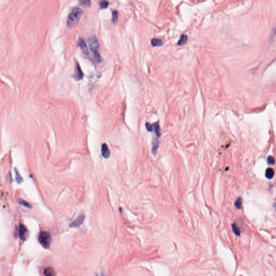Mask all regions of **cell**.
I'll use <instances>...</instances> for the list:
<instances>
[{"mask_svg": "<svg viewBox=\"0 0 276 276\" xmlns=\"http://www.w3.org/2000/svg\"><path fill=\"white\" fill-rule=\"evenodd\" d=\"M83 11L79 7H75L71 11L67 21V24L69 28H73L78 23Z\"/></svg>", "mask_w": 276, "mask_h": 276, "instance_id": "6da1fadb", "label": "cell"}, {"mask_svg": "<svg viewBox=\"0 0 276 276\" xmlns=\"http://www.w3.org/2000/svg\"><path fill=\"white\" fill-rule=\"evenodd\" d=\"M88 43L89 44L91 51H92L96 61L100 62L102 61L101 56L99 53L100 44L98 42L97 38L96 36H92L88 39Z\"/></svg>", "mask_w": 276, "mask_h": 276, "instance_id": "7a4b0ae2", "label": "cell"}, {"mask_svg": "<svg viewBox=\"0 0 276 276\" xmlns=\"http://www.w3.org/2000/svg\"><path fill=\"white\" fill-rule=\"evenodd\" d=\"M38 241L40 244L45 248H48L50 247L51 242V236L50 234L47 232H40L38 236Z\"/></svg>", "mask_w": 276, "mask_h": 276, "instance_id": "3957f363", "label": "cell"}, {"mask_svg": "<svg viewBox=\"0 0 276 276\" xmlns=\"http://www.w3.org/2000/svg\"><path fill=\"white\" fill-rule=\"evenodd\" d=\"M76 68H75V74L74 76V77L77 80H79L82 79L83 77V73L81 70L80 66L78 62H76Z\"/></svg>", "mask_w": 276, "mask_h": 276, "instance_id": "277c9868", "label": "cell"}, {"mask_svg": "<svg viewBox=\"0 0 276 276\" xmlns=\"http://www.w3.org/2000/svg\"><path fill=\"white\" fill-rule=\"evenodd\" d=\"M85 219V216L84 215H79L77 218H76V220L75 221H74L72 223L70 224V226L71 227H74V228H76V227H78V226H80L83 222V221Z\"/></svg>", "mask_w": 276, "mask_h": 276, "instance_id": "5b68a950", "label": "cell"}, {"mask_svg": "<svg viewBox=\"0 0 276 276\" xmlns=\"http://www.w3.org/2000/svg\"><path fill=\"white\" fill-rule=\"evenodd\" d=\"M78 45L81 48L82 51L83 52V53H85V55H88L89 54V50H88L86 44L85 42L84 39L82 38H80L79 40H78Z\"/></svg>", "mask_w": 276, "mask_h": 276, "instance_id": "8992f818", "label": "cell"}, {"mask_svg": "<svg viewBox=\"0 0 276 276\" xmlns=\"http://www.w3.org/2000/svg\"><path fill=\"white\" fill-rule=\"evenodd\" d=\"M102 154L105 159H108L110 156V150L106 144H103L102 146Z\"/></svg>", "mask_w": 276, "mask_h": 276, "instance_id": "52a82bcc", "label": "cell"}, {"mask_svg": "<svg viewBox=\"0 0 276 276\" xmlns=\"http://www.w3.org/2000/svg\"><path fill=\"white\" fill-rule=\"evenodd\" d=\"M19 234L21 239H25L26 238L27 230L23 224H20L19 228Z\"/></svg>", "mask_w": 276, "mask_h": 276, "instance_id": "ba28073f", "label": "cell"}, {"mask_svg": "<svg viewBox=\"0 0 276 276\" xmlns=\"http://www.w3.org/2000/svg\"><path fill=\"white\" fill-rule=\"evenodd\" d=\"M153 131L155 132V134L157 137V138H160L161 136L160 128L159 123H155L153 124Z\"/></svg>", "mask_w": 276, "mask_h": 276, "instance_id": "9c48e42d", "label": "cell"}, {"mask_svg": "<svg viewBox=\"0 0 276 276\" xmlns=\"http://www.w3.org/2000/svg\"><path fill=\"white\" fill-rule=\"evenodd\" d=\"M44 274L45 276H56L55 271L51 268H47L44 270Z\"/></svg>", "mask_w": 276, "mask_h": 276, "instance_id": "30bf717a", "label": "cell"}, {"mask_svg": "<svg viewBox=\"0 0 276 276\" xmlns=\"http://www.w3.org/2000/svg\"><path fill=\"white\" fill-rule=\"evenodd\" d=\"M159 143L158 138L155 139L153 141V142L152 153L154 155H156V153H157V150H158V148H159Z\"/></svg>", "mask_w": 276, "mask_h": 276, "instance_id": "8fae6325", "label": "cell"}, {"mask_svg": "<svg viewBox=\"0 0 276 276\" xmlns=\"http://www.w3.org/2000/svg\"><path fill=\"white\" fill-rule=\"evenodd\" d=\"M187 40H188V36L187 35H181L180 37V39L177 42V45H182L184 44L187 42Z\"/></svg>", "mask_w": 276, "mask_h": 276, "instance_id": "7c38bea8", "label": "cell"}, {"mask_svg": "<svg viewBox=\"0 0 276 276\" xmlns=\"http://www.w3.org/2000/svg\"><path fill=\"white\" fill-rule=\"evenodd\" d=\"M150 42L153 47H160L163 44L162 41L158 38H152Z\"/></svg>", "mask_w": 276, "mask_h": 276, "instance_id": "4fadbf2b", "label": "cell"}, {"mask_svg": "<svg viewBox=\"0 0 276 276\" xmlns=\"http://www.w3.org/2000/svg\"><path fill=\"white\" fill-rule=\"evenodd\" d=\"M274 169L271 168H268L266 169L265 172V176L266 178L268 179H271L273 178L274 176Z\"/></svg>", "mask_w": 276, "mask_h": 276, "instance_id": "5bb4252c", "label": "cell"}, {"mask_svg": "<svg viewBox=\"0 0 276 276\" xmlns=\"http://www.w3.org/2000/svg\"><path fill=\"white\" fill-rule=\"evenodd\" d=\"M232 231L234 232L235 235L237 236H239L241 234V232L239 230V228L237 226L236 224H232Z\"/></svg>", "mask_w": 276, "mask_h": 276, "instance_id": "9a60e30c", "label": "cell"}, {"mask_svg": "<svg viewBox=\"0 0 276 276\" xmlns=\"http://www.w3.org/2000/svg\"><path fill=\"white\" fill-rule=\"evenodd\" d=\"M235 205L238 209H241L242 205V199L241 198H238L235 203Z\"/></svg>", "mask_w": 276, "mask_h": 276, "instance_id": "2e32d148", "label": "cell"}, {"mask_svg": "<svg viewBox=\"0 0 276 276\" xmlns=\"http://www.w3.org/2000/svg\"><path fill=\"white\" fill-rule=\"evenodd\" d=\"M118 19V13L117 11H114L112 13V21L113 23H116Z\"/></svg>", "mask_w": 276, "mask_h": 276, "instance_id": "e0dca14e", "label": "cell"}, {"mask_svg": "<svg viewBox=\"0 0 276 276\" xmlns=\"http://www.w3.org/2000/svg\"><path fill=\"white\" fill-rule=\"evenodd\" d=\"M19 203L21 205H23L24 207H26V208H32V205L30 204H29V203L27 202L26 201H24L23 200H20L19 201Z\"/></svg>", "mask_w": 276, "mask_h": 276, "instance_id": "ac0fdd59", "label": "cell"}, {"mask_svg": "<svg viewBox=\"0 0 276 276\" xmlns=\"http://www.w3.org/2000/svg\"><path fill=\"white\" fill-rule=\"evenodd\" d=\"M101 8H106L108 7V2L107 1H102L99 2Z\"/></svg>", "mask_w": 276, "mask_h": 276, "instance_id": "d6986e66", "label": "cell"}, {"mask_svg": "<svg viewBox=\"0 0 276 276\" xmlns=\"http://www.w3.org/2000/svg\"><path fill=\"white\" fill-rule=\"evenodd\" d=\"M267 160H268V163L270 165H273L275 163L274 159L272 156H268Z\"/></svg>", "mask_w": 276, "mask_h": 276, "instance_id": "ffe728a7", "label": "cell"}, {"mask_svg": "<svg viewBox=\"0 0 276 276\" xmlns=\"http://www.w3.org/2000/svg\"><path fill=\"white\" fill-rule=\"evenodd\" d=\"M146 129H147V130L148 131H153V124H150V123H147L146 124Z\"/></svg>", "mask_w": 276, "mask_h": 276, "instance_id": "44dd1931", "label": "cell"}, {"mask_svg": "<svg viewBox=\"0 0 276 276\" xmlns=\"http://www.w3.org/2000/svg\"><path fill=\"white\" fill-rule=\"evenodd\" d=\"M16 180H17V181L18 183H21L22 181V179L21 178V177L20 176V175H19V174L18 173V172L17 173V171H16Z\"/></svg>", "mask_w": 276, "mask_h": 276, "instance_id": "7402d4cb", "label": "cell"}, {"mask_svg": "<svg viewBox=\"0 0 276 276\" xmlns=\"http://www.w3.org/2000/svg\"><path fill=\"white\" fill-rule=\"evenodd\" d=\"M80 3H81L82 5L87 6V5H89L91 2L89 1H80Z\"/></svg>", "mask_w": 276, "mask_h": 276, "instance_id": "603a6c76", "label": "cell"}]
</instances>
